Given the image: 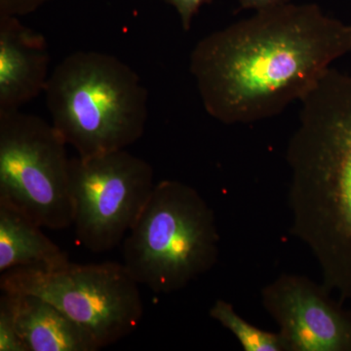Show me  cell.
Listing matches in <instances>:
<instances>
[{
  "label": "cell",
  "mask_w": 351,
  "mask_h": 351,
  "mask_svg": "<svg viewBox=\"0 0 351 351\" xmlns=\"http://www.w3.org/2000/svg\"><path fill=\"white\" fill-rule=\"evenodd\" d=\"M350 52L351 25L317 4L289 3L201 39L191 73L208 114L228 125L248 124L301 101Z\"/></svg>",
  "instance_id": "6da1fadb"
},
{
  "label": "cell",
  "mask_w": 351,
  "mask_h": 351,
  "mask_svg": "<svg viewBox=\"0 0 351 351\" xmlns=\"http://www.w3.org/2000/svg\"><path fill=\"white\" fill-rule=\"evenodd\" d=\"M301 103L286 154L291 232L311 249L323 284L351 297V75L330 68Z\"/></svg>",
  "instance_id": "7a4b0ae2"
},
{
  "label": "cell",
  "mask_w": 351,
  "mask_h": 351,
  "mask_svg": "<svg viewBox=\"0 0 351 351\" xmlns=\"http://www.w3.org/2000/svg\"><path fill=\"white\" fill-rule=\"evenodd\" d=\"M53 126L80 156L122 151L144 135L149 95L119 58L78 51L51 73L45 91Z\"/></svg>",
  "instance_id": "3957f363"
},
{
  "label": "cell",
  "mask_w": 351,
  "mask_h": 351,
  "mask_svg": "<svg viewBox=\"0 0 351 351\" xmlns=\"http://www.w3.org/2000/svg\"><path fill=\"white\" fill-rule=\"evenodd\" d=\"M219 235L213 210L184 182H157L123 242V265L158 295L186 288L213 269Z\"/></svg>",
  "instance_id": "277c9868"
},
{
  "label": "cell",
  "mask_w": 351,
  "mask_h": 351,
  "mask_svg": "<svg viewBox=\"0 0 351 351\" xmlns=\"http://www.w3.org/2000/svg\"><path fill=\"white\" fill-rule=\"evenodd\" d=\"M0 288L9 294L38 295L54 304L89 332L100 348L130 336L144 315L140 284L123 263L17 267L1 274Z\"/></svg>",
  "instance_id": "5b68a950"
},
{
  "label": "cell",
  "mask_w": 351,
  "mask_h": 351,
  "mask_svg": "<svg viewBox=\"0 0 351 351\" xmlns=\"http://www.w3.org/2000/svg\"><path fill=\"white\" fill-rule=\"evenodd\" d=\"M52 123L20 110L0 113V203L51 230L73 226L71 159Z\"/></svg>",
  "instance_id": "8992f818"
},
{
  "label": "cell",
  "mask_w": 351,
  "mask_h": 351,
  "mask_svg": "<svg viewBox=\"0 0 351 351\" xmlns=\"http://www.w3.org/2000/svg\"><path fill=\"white\" fill-rule=\"evenodd\" d=\"M69 181L76 239L96 254L123 242L156 186L151 164L126 149L73 157Z\"/></svg>",
  "instance_id": "52a82bcc"
},
{
  "label": "cell",
  "mask_w": 351,
  "mask_h": 351,
  "mask_svg": "<svg viewBox=\"0 0 351 351\" xmlns=\"http://www.w3.org/2000/svg\"><path fill=\"white\" fill-rule=\"evenodd\" d=\"M262 304L279 326L284 351H351V311L324 284L284 274L263 289Z\"/></svg>",
  "instance_id": "ba28073f"
},
{
  "label": "cell",
  "mask_w": 351,
  "mask_h": 351,
  "mask_svg": "<svg viewBox=\"0 0 351 351\" xmlns=\"http://www.w3.org/2000/svg\"><path fill=\"white\" fill-rule=\"evenodd\" d=\"M49 51L43 34L0 15V113L15 112L45 91Z\"/></svg>",
  "instance_id": "9c48e42d"
},
{
  "label": "cell",
  "mask_w": 351,
  "mask_h": 351,
  "mask_svg": "<svg viewBox=\"0 0 351 351\" xmlns=\"http://www.w3.org/2000/svg\"><path fill=\"white\" fill-rule=\"evenodd\" d=\"M5 294L27 351L101 350L89 332L51 302L34 295Z\"/></svg>",
  "instance_id": "30bf717a"
},
{
  "label": "cell",
  "mask_w": 351,
  "mask_h": 351,
  "mask_svg": "<svg viewBox=\"0 0 351 351\" xmlns=\"http://www.w3.org/2000/svg\"><path fill=\"white\" fill-rule=\"evenodd\" d=\"M25 215L0 203V272L17 267L53 269L71 263L69 255Z\"/></svg>",
  "instance_id": "8fae6325"
},
{
  "label": "cell",
  "mask_w": 351,
  "mask_h": 351,
  "mask_svg": "<svg viewBox=\"0 0 351 351\" xmlns=\"http://www.w3.org/2000/svg\"><path fill=\"white\" fill-rule=\"evenodd\" d=\"M210 317L234 335L245 351H284L277 332L263 331L240 317L230 302L218 300L210 309Z\"/></svg>",
  "instance_id": "7c38bea8"
},
{
  "label": "cell",
  "mask_w": 351,
  "mask_h": 351,
  "mask_svg": "<svg viewBox=\"0 0 351 351\" xmlns=\"http://www.w3.org/2000/svg\"><path fill=\"white\" fill-rule=\"evenodd\" d=\"M0 351H27L18 332L12 304L5 293L0 298Z\"/></svg>",
  "instance_id": "4fadbf2b"
},
{
  "label": "cell",
  "mask_w": 351,
  "mask_h": 351,
  "mask_svg": "<svg viewBox=\"0 0 351 351\" xmlns=\"http://www.w3.org/2000/svg\"><path fill=\"white\" fill-rule=\"evenodd\" d=\"M54 0H0V15L22 16L36 12L40 7Z\"/></svg>",
  "instance_id": "5bb4252c"
},
{
  "label": "cell",
  "mask_w": 351,
  "mask_h": 351,
  "mask_svg": "<svg viewBox=\"0 0 351 351\" xmlns=\"http://www.w3.org/2000/svg\"><path fill=\"white\" fill-rule=\"evenodd\" d=\"M164 1L174 7L179 14L182 29L189 32L201 7L209 3L212 0H164Z\"/></svg>",
  "instance_id": "9a60e30c"
},
{
  "label": "cell",
  "mask_w": 351,
  "mask_h": 351,
  "mask_svg": "<svg viewBox=\"0 0 351 351\" xmlns=\"http://www.w3.org/2000/svg\"><path fill=\"white\" fill-rule=\"evenodd\" d=\"M291 1L292 0H239L240 8L245 10H254L255 12L286 5L291 3Z\"/></svg>",
  "instance_id": "2e32d148"
}]
</instances>
